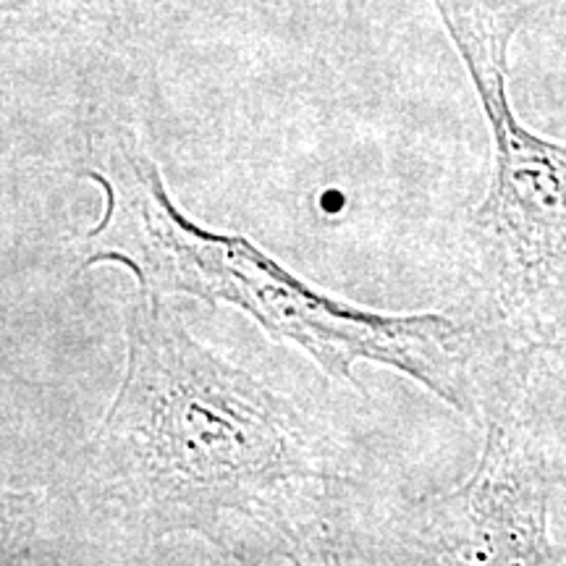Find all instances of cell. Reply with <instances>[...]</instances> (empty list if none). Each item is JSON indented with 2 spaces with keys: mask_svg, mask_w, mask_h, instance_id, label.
<instances>
[{
  "mask_svg": "<svg viewBox=\"0 0 566 566\" xmlns=\"http://www.w3.org/2000/svg\"><path fill=\"white\" fill-rule=\"evenodd\" d=\"M84 179L101 189L103 212L82 237V268L118 265L142 292L239 310L357 391V365L388 367L480 424L488 380L512 338L467 304L459 313H380L321 292L247 237L192 221L129 124L92 134Z\"/></svg>",
  "mask_w": 566,
  "mask_h": 566,
  "instance_id": "cell-2",
  "label": "cell"
},
{
  "mask_svg": "<svg viewBox=\"0 0 566 566\" xmlns=\"http://www.w3.org/2000/svg\"><path fill=\"white\" fill-rule=\"evenodd\" d=\"M527 405L546 436L556 483L566 491V346L533 352L527 370Z\"/></svg>",
  "mask_w": 566,
  "mask_h": 566,
  "instance_id": "cell-6",
  "label": "cell"
},
{
  "mask_svg": "<svg viewBox=\"0 0 566 566\" xmlns=\"http://www.w3.org/2000/svg\"><path fill=\"white\" fill-rule=\"evenodd\" d=\"M179 3H192V0H118L116 17L126 9V6H155V9H168V6ZM197 3H223V0H197ZM233 3H268V0H233Z\"/></svg>",
  "mask_w": 566,
  "mask_h": 566,
  "instance_id": "cell-7",
  "label": "cell"
},
{
  "mask_svg": "<svg viewBox=\"0 0 566 566\" xmlns=\"http://www.w3.org/2000/svg\"><path fill=\"white\" fill-rule=\"evenodd\" d=\"M124 373L69 501L134 548L202 537L233 564H352L370 485L307 396L197 338L168 296L132 294Z\"/></svg>",
  "mask_w": 566,
  "mask_h": 566,
  "instance_id": "cell-1",
  "label": "cell"
},
{
  "mask_svg": "<svg viewBox=\"0 0 566 566\" xmlns=\"http://www.w3.org/2000/svg\"><path fill=\"white\" fill-rule=\"evenodd\" d=\"M491 134L488 189L467 218V307L527 349L566 346V147L535 134L509 97V48L525 9L433 0Z\"/></svg>",
  "mask_w": 566,
  "mask_h": 566,
  "instance_id": "cell-3",
  "label": "cell"
},
{
  "mask_svg": "<svg viewBox=\"0 0 566 566\" xmlns=\"http://www.w3.org/2000/svg\"><path fill=\"white\" fill-rule=\"evenodd\" d=\"M533 352H514L488 386L475 472L446 493L375 495L359 564H566L548 533L554 459L527 405Z\"/></svg>",
  "mask_w": 566,
  "mask_h": 566,
  "instance_id": "cell-4",
  "label": "cell"
},
{
  "mask_svg": "<svg viewBox=\"0 0 566 566\" xmlns=\"http://www.w3.org/2000/svg\"><path fill=\"white\" fill-rule=\"evenodd\" d=\"M118 0H0L6 42L55 40L116 19Z\"/></svg>",
  "mask_w": 566,
  "mask_h": 566,
  "instance_id": "cell-5",
  "label": "cell"
}]
</instances>
